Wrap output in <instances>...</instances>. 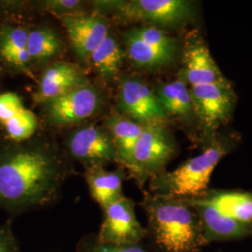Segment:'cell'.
<instances>
[{"label": "cell", "instance_id": "cell-5", "mask_svg": "<svg viewBox=\"0 0 252 252\" xmlns=\"http://www.w3.org/2000/svg\"><path fill=\"white\" fill-rule=\"evenodd\" d=\"M176 153V143L164 125L144 126L135 144L131 164L127 170L139 186L165 171Z\"/></svg>", "mask_w": 252, "mask_h": 252}, {"label": "cell", "instance_id": "cell-17", "mask_svg": "<svg viewBox=\"0 0 252 252\" xmlns=\"http://www.w3.org/2000/svg\"><path fill=\"white\" fill-rule=\"evenodd\" d=\"M122 170L107 171L103 166L87 168L85 180L87 181L91 196L103 209L124 197Z\"/></svg>", "mask_w": 252, "mask_h": 252}, {"label": "cell", "instance_id": "cell-18", "mask_svg": "<svg viewBox=\"0 0 252 252\" xmlns=\"http://www.w3.org/2000/svg\"><path fill=\"white\" fill-rule=\"evenodd\" d=\"M108 127L116 147L117 162L128 169L135 144L142 134L144 126L129 118L115 114L108 119Z\"/></svg>", "mask_w": 252, "mask_h": 252}, {"label": "cell", "instance_id": "cell-13", "mask_svg": "<svg viewBox=\"0 0 252 252\" xmlns=\"http://www.w3.org/2000/svg\"><path fill=\"white\" fill-rule=\"evenodd\" d=\"M184 199L198 215L207 245L218 241L239 240L252 235V229L223 215L216 208Z\"/></svg>", "mask_w": 252, "mask_h": 252}, {"label": "cell", "instance_id": "cell-6", "mask_svg": "<svg viewBox=\"0 0 252 252\" xmlns=\"http://www.w3.org/2000/svg\"><path fill=\"white\" fill-rule=\"evenodd\" d=\"M189 93L195 118L207 135L231 119L236 96L228 80L191 86Z\"/></svg>", "mask_w": 252, "mask_h": 252}, {"label": "cell", "instance_id": "cell-4", "mask_svg": "<svg viewBox=\"0 0 252 252\" xmlns=\"http://www.w3.org/2000/svg\"><path fill=\"white\" fill-rule=\"evenodd\" d=\"M99 11L126 22H142L166 27H178L193 20L194 5L184 0H125L96 1Z\"/></svg>", "mask_w": 252, "mask_h": 252}, {"label": "cell", "instance_id": "cell-26", "mask_svg": "<svg viewBox=\"0 0 252 252\" xmlns=\"http://www.w3.org/2000/svg\"><path fill=\"white\" fill-rule=\"evenodd\" d=\"M81 6V2L78 0H47L41 2L42 9L54 13L57 17L77 13Z\"/></svg>", "mask_w": 252, "mask_h": 252}, {"label": "cell", "instance_id": "cell-8", "mask_svg": "<svg viewBox=\"0 0 252 252\" xmlns=\"http://www.w3.org/2000/svg\"><path fill=\"white\" fill-rule=\"evenodd\" d=\"M103 210L104 220L96 234L100 242L133 245L141 243L147 236V229L138 221L131 199L124 196Z\"/></svg>", "mask_w": 252, "mask_h": 252}, {"label": "cell", "instance_id": "cell-10", "mask_svg": "<svg viewBox=\"0 0 252 252\" xmlns=\"http://www.w3.org/2000/svg\"><path fill=\"white\" fill-rule=\"evenodd\" d=\"M68 148L77 160L87 168L117 162V151L109 132L97 126H85L73 134Z\"/></svg>", "mask_w": 252, "mask_h": 252}, {"label": "cell", "instance_id": "cell-1", "mask_svg": "<svg viewBox=\"0 0 252 252\" xmlns=\"http://www.w3.org/2000/svg\"><path fill=\"white\" fill-rule=\"evenodd\" d=\"M68 168L47 147H29L0 157V204L16 209L49 206L58 197Z\"/></svg>", "mask_w": 252, "mask_h": 252}, {"label": "cell", "instance_id": "cell-20", "mask_svg": "<svg viewBox=\"0 0 252 252\" xmlns=\"http://www.w3.org/2000/svg\"><path fill=\"white\" fill-rule=\"evenodd\" d=\"M126 53L136 65L144 68H160L171 63L176 52L163 50L146 43L128 31L125 35Z\"/></svg>", "mask_w": 252, "mask_h": 252}, {"label": "cell", "instance_id": "cell-15", "mask_svg": "<svg viewBox=\"0 0 252 252\" xmlns=\"http://www.w3.org/2000/svg\"><path fill=\"white\" fill-rule=\"evenodd\" d=\"M193 202L216 208L223 215L252 229V191L207 189Z\"/></svg>", "mask_w": 252, "mask_h": 252}, {"label": "cell", "instance_id": "cell-7", "mask_svg": "<svg viewBox=\"0 0 252 252\" xmlns=\"http://www.w3.org/2000/svg\"><path fill=\"white\" fill-rule=\"evenodd\" d=\"M118 104L126 117L142 126L164 125L168 116L157 95L144 81L129 77L119 87Z\"/></svg>", "mask_w": 252, "mask_h": 252}, {"label": "cell", "instance_id": "cell-24", "mask_svg": "<svg viewBox=\"0 0 252 252\" xmlns=\"http://www.w3.org/2000/svg\"><path fill=\"white\" fill-rule=\"evenodd\" d=\"M78 252H155L149 250L141 243L133 245H115L102 243L96 234L85 235L77 247Z\"/></svg>", "mask_w": 252, "mask_h": 252}, {"label": "cell", "instance_id": "cell-11", "mask_svg": "<svg viewBox=\"0 0 252 252\" xmlns=\"http://www.w3.org/2000/svg\"><path fill=\"white\" fill-rule=\"evenodd\" d=\"M65 28L73 47L81 59L89 58L109 34L106 20L94 14H66L58 16Z\"/></svg>", "mask_w": 252, "mask_h": 252}, {"label": "cell", "instance_id": "cell-2", "mask_svg": "<svg viewBox=\"0 0 252 252\" xmlns=\"http://www.w3.org/2000/svg\"><path fill=\"white\" fill-rule=\"evenodd\" d=\"M141 206L154 252H200L207 246L198 215L184 199L145 192Z\"/></svg>", "mask_w": 252, "mask_h": 252}, {"label": "cell", "instance_id": "cell-14", "mask_svg": "<svg viewBox=\"0 0 252 252\" xmlns=\"http://www.w3.org/2000/svg\"><path fill=\"white\" fill-rule=\"evenodd\" d=\"M0 123L12 140L24 141L36 133L37 118L16 93L5 92L0 94Z\"/></svg>", "mask_w": 252, "mask_h": 252}, {"label": "cell", "instance_id": "cell-12", "mask_svg": "<svg viewBox=\"0 0 252 252\" xmlns=\"http://www.w3.org/2000/svg\"><path fill=\"white\" fill-rule=\"evenodd\" d=\"M183 63V81H187L190 87L227 80L199 34H192L187 39Z\"/></svg>", "mask_w": 252, "mask_h": 252}, {"label": "cell", "instance_id": "cell-19", "mask_svg": "<svg viewBox=\"0 0 252 252\" xmlns=\"http://www.w3.org/2000/svg\"><path fill=\"white\" fill-rule=\"evenodd\" d=\"M155 94L167 116H174L182 121H191L195 118L189 89L183 80L160 85Z\"/></svg>", "mask_w": 252, "mask_h": 252}, {"label": "cell", "instance_id": "cell-22", "mask_svg": "<svg viewBox=\"0 0 252 252\" xmlns=\"http://www.w3.org/2000/svg\"><path fill=\"white\" fill-rule=\"evenodd\" d=\"M27 30L20 27H6L0 35V54L7 62L25 67L30 61L27 54Z\"/></svg>", "mask_w": 252, "mask_h": 252}, {"label": "cell", "instance_id": "cell-23", "mask_svg": "<svg viewBox=\"0 0 252 252\" xmlns=\"http://www.w3.org/2000/svg\"><path fill=\"white\" fill-rule=\"evenodd\" d=\"M27 48L29 60L44 61L60 51L61 43L51 29L41 27L28 32Z\"/></svg>", "mask_w": 252, "mask_h": 252}, {"label": "cell", "instance_id": "cell-27", "mask_svg": "<svg viewBox=\"0 0 252 252\" xmlns=\"http://www.w3.org/2000/svg\"><path fill=\"white\" fill-rule=\"evenodd\" d=\"M0 252H19L13 235L6 227H0Z\"/></svg>", "mask_w": 252, "mask_h": 252}, {"label": "cell", "instance_id": "cell-3", "mask_svg": "<svg viewBox=\"0 0 252 252\" xmlns=\"http://www.w3.org/2000/svg\"><path fill=\"white\" fill-rule=\"evenodd\" d=\"M230 138L214 139L202 153L172 171H163L150 180L153 195L174 198H194L208 189L212 173L232 148Z\"/></svg>", "mask_w": 252, "mask_h": 252}, {"label": "cell", "instance_id": "cell-21", "mask_svg": "<svg viewBox=\"0 0 252 252\" xmlns=\"http://www.w3.org/2000/svg\"><path fill=\"white\" fill-rule=\"evenodd\" d=\"M123 59V50L110 34L105 37L88 58L95 70L107 80H111L117 76Z\"/></svg>", "mask_w": 252, "mask_h": 252}, {"label": "cell", "instance_id": "cell-9", "mask_svg": "<svg viewBox=\"0 0 252 252\" xmlns=\"http://www.w3.org/2000/svg\"><path fill=\"white\" fill-rule=\"evenodd\" d=\"M99 104L98 92L85 82L46 103V116L55 126L72 125L90 118Z\"/></svg>", "mask_w": 252, "mask_h": 252}, {"label": "cell", "instance_id": "cell-25", "mask_svg": "<svg viewBox=\"0 0 252 252\" xmlns=\"http://www.w3.org/2000/svg\"><path fill=\"white\" fill-rule=\"evenodd\" d=\"M130 31L133 35L146 43L167 51H177L176 40L157 27H138L131 29Z\"/></svg>", "mask_w": 252, "mask_h": 252}, {"label": "cell", "instance_id": "cell-16", "mask_svg": "<svg viewBox=\"0 0 252 252\" xmlns=\"http://www.w3.org/2000/svg\"><path fill=\"white\" fill-rule=\"evenodd\" d=\"M85 82L87 81L75 65L64 62L54 63L43 73L35 99L46 104Z\"/></svg>", "mask_w": 252, "mask_h": 252}]
</instances>
